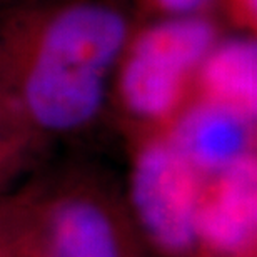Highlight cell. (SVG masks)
<instances>
[{
  "mask_svg": "<svg viewBox=\"0 0 257 257\" xmlns=\"http://www.w3.org/2000/svg\"><path fill=\"white\" fill-rule=\"evenodd\" d=\"M136 22L125 0L0 7V90L45 147L107 117L112 77Z\"/></svg>",
  "mask_w": 257,
  "mask_h": 257,
  "instance_id": "1",
  "label": "cell"
},
{
  "mask_svg": "<svg viewBox=\"0 0 257 257\" xmlns=\"http://www.w3.org/2000/svg\"><path fill=\"white\" fill-rule=\"evenodd\" d=\"M0 250L10 257H152L124 189L95 167H39L0 191Z\"/></svg>",
  "mask_w": 257,
  "mask_h": 257,
  "instance_id": "2",
  "label": "cell"
},
{
  "mask_svg": "<svg viewBox=\"0 0 257 257\" xmlns=\"http://www.w3.org/2000/svg\"><path fill=\"white\" fill-rule=\"evenodd\" d=\"M224 34L212 14L137 19L112 77L107 109L125 141L171 131L194 99L204 59Z\"/></svg>",
  "mask_w": 257,
  "mask_h": 257,
  "instance_id": "3",
  "label": "cell"
},
{
  "mask_svg": "<svg viewBox=\"0 0 257 257\" xmlns=\"http://www.w3.org/2000/svg\"><path fill=\"white\" fill-rule=\"evenodd\" d=\"M124 195L152 257H197L195 219L204 176L166 134L125 141Z\"/></svg>",
  "mask_w": 257,
  "mask_h": 257,
  "instance_id": "4",
  "label": "cell"
},
{
  "mask_svg": "<svg viewBox=\"0 0 257 257\" xmlns=\"http://www.w3.org/2000/svg\"><path fill=\"white\" fill-rule=\"evenodd\" d=\"M195 245L197 257L257 255V156L204 179Z\"/></svg>",
  "mask_w": 257,
  "mask_h": 257,
  "instance_id": "5",
  "label": "cell"
},
{
  "mask_svg": "<svg viewBox=\"0 0 257 257\" xmlns=\"http://www.w3.org/2000/svg\"><path fill=\"white\" fill-rule=\"evenodd\" d=\"M169 136L204 177L257 156V117L195 97Z\"/></svg>",
  "mask_w": 257,
  "mask_h": 257,
  "instance_id": "6",
  "label": "cell"
},
{
  "mask_svg": "<svg viewBox=\"0 0 257 257\" xmlns=\"http://www.w3.org/2000/svg\"><path fill=\"white\" fill-rule=\"evenodd\" d=\"M194 97L257 117V37L225 32L200 65Z\"/></svg>",
  "mask_w": 257,
  "mask_h": 257,
  "instance_id": "7",
  "label": "cell"
},
{
  "mask_svg": "<svg viewBox=\"0 0 257 257\" xmlns=\"http://www.w3.org/2000/svg\"><path fill=\"white\" fill-rule=\"evenodd\" d=\"M47 152L0 90V191L42 167Z\"/></svg>",
  "mask_w": 257,
  "mask_h": 257,
  "instance_id": "8",
  "label": "cell"
},
{
  "mask_svg": "<svg viewBox=\"0 0 257 257\" xmlns=\"http://www.w3.org/2000/svg\"><path fill=\"white\" fill-rule=\"evenodd\" d=\"M209 10L225 32L257 37V0H210Z\"/></svg>",
  "mask_w": 257,
  "mask_h": 257,
  "instance_id": "9",
  "label": "cell"
},
{
  "mask_svg": "<svg viewBox=\"0 0 257 257\" xmlns=\"http://www.w3.org/2000/svg\"><path fill=\"white\" fill-rule=\"evenodd\" d=\"M137 19L210 14V0H125Z\"/></svg>",
  "mask_w": 257,
  "mask_h": 257,
  "instance_id": "10",
  "label": "cell"
},
{
  "mask_svg": "<svg viewBox=\"0 0 257 257\" xmlns=\"http://www.w3.org/2000/svg\"><path fill=\"white\" fill-rule=\"evenodd\" d=\"M9 2H12V0H0V7L5 5V4H9Z\"/></svg>",
  "mask_w": 257,
  "mask_h": 257,
  "instance_id": "11",
  "label": "cell"
},
{
  "mask_svg": "<svg viewBox=\"0 0 257 257\" xmlns=\"http://www.w3.org/2000/svg\"><path fill=\"white\" fill-rule=\"evenodd\" d=\"M0 257H10V255H9V254H5L4 250H0Z\"/></svg>",
  "mask_w": 257,
  "mask_h": 257,
  "instance_id": "12",
  "label": "cell"
},
{
  "mask_svg": "<svg viewBox=\"0 0 257 257\" xmlns=\"http://www.w3.org/2000/svg\"><path fill=\"white\" fill-rule=\"evenodd\" d=\"M255 257H257V255H255Z\"/></svg>",
  "mask_w": 257,
  "mask_h": 257,
  "instance_id": "13",
  "label": "cell"
}]
</instances>
